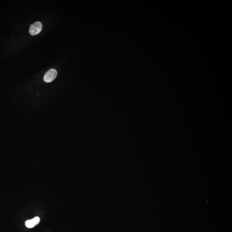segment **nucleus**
Instances as JSON below:
<instances>
[{"instance_id":"nucleus-1","label":"nucleus","mask_w":232,"mask_h":232,"mask_svg":"<svg viewBox=\"0 0 232 232\" xmlns=\"http://www.w3.org/2000/svg\"><path fill=\"white\" fill-rule=\"evenodd\" d=\"M57 76V71L55 69L49 70L44 76V80L45 82H50L53 81Z\"/></svg>"},{"instance_id":"nucleus-2","label":"nucleus","mask_w":232,"mask_h":232,"mask_svg":"<svg viewBox=\"0 0 232 232\" xmlns=\"http://www.w3.org/2000/svg\"><path fill=\"white\" fill-rule=\"evenodd\" d=\"M42 27L43 25L42 23L40 21H37L31 25L29 29V33L33 36L37 35L41 32Z\"/></svg>"},{"instance_id":"nucleus-3","label":"nucleus","mask_w":232,"mask_h":232,"mask_svg":"<svg viewBox=\"0 0 232 232\" xmlns=\"http://www.w3.org/2000/svg\"><path fill=\"white\" fill-rule=\"evenodd\" d=\"M40 221V218L38 217H36L33 219L27 220L25 222L26 227L28 228H32L38 225Z\"/></svg>"}]
</instances>
